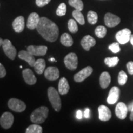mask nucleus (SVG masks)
Here are the masks:
<instances>
[{
	"instance_id": "nucleus-32",
	"label": "nucleus",
	"mask_w": 133,
	"mask_h": 133,
	"mask_svg": "<svg viewBox=\"0 0 133 133\" xmlns=\"http://www.w3.org/2000/svg\"><path fill=\"white\" fill-rule=\"evenodd\" d=\"M127 79L128 76L126 73L123 70L119 71L118 76V81L119 85L123 86L124 85V84H125L126 81H127Z\"/></svg>"
},
{
	"instance_id": "nucleus-33",
	"label": "nucleus",
	"mask_w": 133,
	"mask_h": 133,
	"mask_svg": "<svg viewBox=\"0 0 133 133\" xmlns=\"http://www.w3.org/2000/svg\"><path fill=\"white\" fill-rule=\"evenodd\" d=\"M66 4L65 3H62L60 4L59 7L57 8L56 10V14L59 16H64L66 14Z\"/></svg>"
},
{
	"instance_id": "nucleus-8",
	"label": "nucleus",
	"mask_w": 133,
	"mask_h": 133,
	"mask_svg": "<svg viewBox=\"0 0 133 133\" xmlns=\"http://www.w3.org/2000/svg\"><path fill=\"white\" fill-rule=\"evenodd\" d=\"M14 118L10 112H4L0 118V124L4 129H9L14 123Z\"/></svg>"
},
{
	"instance_id": "nucleus-6",
	"label": "nucleus",
	"mask_w": 133,
	"mask_h": 133,
	"mask_svg": "<svg viewBox=\"0 0 133 133\" xmlns=\"http://www.w3.org/2000/svg\"><path fill=\"white\" fill-rule=\"evenodd\" d=\"M64 64L70 70H75L78 66V57L75 53L71 52L64 58Z\"/></svg>"
},
{
	"instance_id": "nucleus-41",
	"label": "nucleus",
	"mask_w": 133,
	"mask_h": 133,
	"mask_svg": "<svg viewBox=\"0 0 133 133\" xmlns=\"http://www.w3.org/2000/svg\"><path fill=\"white\" fill-rule=\"evenodd\" d=\"M130 43H131V44L133 46V35H131V38H130Z\"/></svg>"
},
{
	"instance_id": "nucleus-26",
	"label": "nucleus",
	"mask_w": 133,
	"mask_h": 133,
	"mask_svg": "<svg viewBox=\"0 0 133 133\" xmlns=\"http://www.w3.org/2000/svg\"><path fill=\"white\" fill-rule=\"evenodd\" d=\"M72 15L73 17H74V19H75L79 24L84 25L85 24V21H84V16H83V14L80 11L75 9V11H73Z\"/></svg>"
},
{
	"instance_id": "nucleus-1",
	"label": "nucleus",
	"mask_w": 133,
	"mask_h": 133,
	"mask_svg": "<svg viewBox=\"0 0 133 133\" xmlns=\"http://www.w3.org/2000/svg\"><path fill=\"white\" fill-rule=\"evenodd\" d=\"M36 30L40 35L49 42H54L59 36V28L57 25L45 17L40 18Z\"/></svg>"
},
{
	"instance_id": "nucleus-5",
	"label": "nucleus",
	"mask_w": 133,
	"mask_h": 133,
	"mask_svg": "<svg viewBox=\"0 0 133 133\" xmlns=\"http://www.w3.org/2000/svg\"><path fill=\"white\" fill-rule=\"evenodd\" d=\"M8 107L11 110L16 112H22L26 109V105L25 103L16 98H12L8 101Z\"/></svg>"
},
{
	"instance_id": "nucleus-17",
	"label": "nucleus",
	"mask_w": 133,
	"mask_h": 133,
	"mask_svg": "<svg viewBox=\"0 0 133 133\" xmlns=\"http://www.w3.org/2000/svg\"><path fill=\"white\" fill-rule=\"evenodd\" d=\"M22 75L25 83L29 85L35 84L36 82V80H37L32 70L29 69L24 70L22 71Z\"/></svg>"
},
{
	"instance_id": "nucleus-4",
	"label": "nucleus",
	"mask_w": 133,
	"mask_h": 133,
	"mask_svg": "<svg viewBox=\"0 0 133 133\" xmlns=\"http://www.w3.org/2000/svg\"><path fill=\"white\" fill-rule=\"evenodd\" d=\"M3 49L6 56L11 60H14L17 54V50L16 48L12 45V43L9 39L3 40Z\"/></svg>"
},
{
	"instance_id": "nucleus-21",
	"label": "nucleus",
	"mask_w": 133,
	"mask_h": 133,
	"mask_svg": "<svg viewBox=\"0 0 133 133\" xmlns=\"http://www.w3.org/2000/svg\"><path fill=\"white\" fill-rule=\"evenodd\" d=\"M58 89H59V94H61V95H65L69 92L70 86L69 82L65 78L63 77L60 79Z\"/></svg>"
},
{
	"instance_id": "nucleus-28",
	"label": "nucleus",
	"mask_w": 133,
	"mask_h": 133,
	"mask_svg": "<svg viewBox=\"0 0 133 133\" xmlns=\"http://www.w3.org/2000/svg\"><path fill=\"white\" fill-rule=\"evenodd\" d=\"M87 17L88 22H89V24L94 25L97 23L98 20V16L97 13L94 12V11H89V12H88Z\"/></svg>"
},
{
	"instance_id": "nucleus-24",
	"label": "nucleus",
	"mask_w": 133,
	"mask_h": 133,
	"mask_svg": "<svg viewBox=\"0 0 133 133\" xmlns=\"http://www.w3.org/2000/svg\"><path fill=\"white\" fill-rule=\"evenodd\" d=\"M61 43L62 45L66 47H70L74 44V40L70 35L65 33L62 35L61 37Z\"/></svg>"
},
{
	"instance_id": "nucleus-18",
	"label": "nucleus",
	"mask_w": 133,
	"mask_h": 133,
	"mask_svg": "<svg viewBox=\"0 0 133 133\" xmlns=\"http://www.w3.org/2000/svg\"><path fill=\"white\" fill-rule=\"evenodd\" d=\"M96 40L90 35H86L83 38L81 41V45L86 51H89L91 48L95 46Z\"/></svg>"
},
{
	"instance_id": "nucleus-10",
	"label": "nucleus",
	"mask_w": 133,
	"mask_h": 133,
	"mask_svg": "<svg viewBox=\"0 0 133 133\" xmlns=\"http://www.w3.org/2000/svg\"><path fill=\"white\" fill-rule=\"evenodd\" d=\"M120 18L112 13H107L105 15L104 22L105 25L108 27H115L120 22Z\"/></svg>"
},
{
	"instance_id": "nucleus-43",
	"label": "nucleus",
	"mask_w": 133,
	"mask_h": 133,
	"mask_svg": "<svg viewBox=\"0 0 133 133\" xmlns=\"http://www.w3.org/2000/svg\"><path fill=\"white\" fill-rule=\"evenodd\" d=\"M3 40L0 38V47L3 45Z\"/></svg>"
},
{
	"instance_id": "nucleus-22",
	"label": "nucleus",
	"mask_w": 133,
	"mask_h": 133,
	"mask_svg": "<svg viewBox=\"0 0 133 133\" xmlns=\"http://www.w3.org/2000/svg\"><path fill=\"white\" fill-rule=\"evenodd\" d=\"M111 81L110 75L107 71H104L100 76L99 83L101 88L103 89H105L109 86Z\"/></svg>"
},
{
	"instance_id": "nucleus-25",
	"label": "nucleus",
	"mask_w": 133,
	"mask_h": 133,
	"mask_svg": "<svg viewBox=\"0 0 133 133\" xmlns=\"http://www.w3.org/2000/svg\"><path fill=\"white\" fill-rule=\"evenodd\" d=\"M43 128L38 124L35 123L30 125L26 129V133H41Z\"/></svg>"
},
{
	"instance_id": "nucleus-37",
	"label": "nucleus",
	"mask_w": 133,
	"mask_h": 133,
	"mask_svg": "<svg viewBox=\"0 0 133 133\" xmlns=\"http://www.w3.org/2000/svg\"><path fill=\"white\" fill-rule=\"evenodd\" d=\"M6 75V70L2 64L0 63V78H4Z\"/></svg>"
},
{
	"instance_id": "nucleus-34",
	"label": "nucleus",
	"mask_w": 133,
	"mask_h": 133,
	"mask_svg": "<svg viewBox=\"0 0 133 133\" xmlns=\"http://www.w3.org/2000/svg\"><path fill=\"white\" fill-rule=\"evenodd\" d=\"M119 43H114L109 46V50H110L114 53H118L120 51V48H119Z\"/></svg>"
},
{
	"instance_id": "nucleus-20",
	"label": "nucleus",
	"mask_w": 133,
	"mask_h": 133,
	"mask_svg": "<svg viewBox=\"0 0 133 133\" xmlns=\"http://www.w3.org/2000/svg\"><path fill=\"white\" fill-rule=\"evenodd\" d=\"M12 26L17 33H21L24 30L25 21L23 16H19L14 19L12 22Z\"/></svg>"
},
{
	"instance_id": "nucleus-11",
	"label": "nucleus",
	"mask_w": 133,
	"mask_h": 133,
	"mask_svg": "<svg viewBox=\"0 0 133 133\" xmlns=\"http://www.w3.org/2000/svg\"><path fill=\"white\" fill-rule=\"evenodd\" d=\"M44 76L49 81H55L59 77V70L56 66H49L44 71Z\"/></svg>"
},
{
	"instance_id": "nucleus-12",
	"label": "nucleus",
	"mask_w": 133,
	"mask_h": 133,
	"mask_svg": "<svg viewBox=\"0 0 133 133\" xmlns=\"http://www.w3.org/2000/svg\"><path fill=\"white\" fill-rule=\"evenodd\" d=\"M27 51L33 56H43L47 52L48 47L46 46L30 45L27 47Z\"/></svg>"
},
{
	"instance_id": "nucleus-14",
	"label": "nucleus",
	"mask_w": 133,
	"mask_h": 133,
	"mask_svg": "<svg viewBox=\"0 0 133 133\" xmlns=\"http://www.w3.org/2000/svg\"><path fill=\"white\" fill-rule=\"evenodd\" d=\"M128 112V107L124 103H118L115 108V114L118 118L121 119H125L127 116Z\"/></svg>"
},
{
	"instance_id": "nucleus-9",
	"label": "nucleus",
	"mask_w": 133,
	"mask_h": 133,
	"mask_svg": "<svg viewBox=\"0 0 133 133\" xmlns=\"http://www.w3.org/2000/svg\"><path fill=\"white\" fill-rule=\"evenodd\" d=\"M92 71L93 69L91 66H86V67L84 68V69L79 71V72H78L77 74L75 75L74 80L76 82H82L86 78H87L88 76H89L92 74Z\"/></svg>"
},
{
	"instance_id": "nucleus-31",
	"label": "nucleus",
	"mask_w": 133,
	"mask_h": 133,
	"mask_svg": "<svg viewBox=\"0 0 133 133\" xmlns=\"http://www.w3.org/2000/svg\"><path fill=\"white\" fill-rule=\"evenodd\" d=\"M68 28L69 31L73 33H75L78 30L77 24L74 19H70L68 22Z\"/></svg>"
},
{
	"instance_id": "nucleus-2",
	"label": "nucleus",
	"mask_w": 133,
	"mask_h": 133,
	"mask_svg": "<svg viewBox=\"0 0 133 133\" xmlns=\"http://www.w3.org/2000/svg\"><path fill=\"white\" fill-rule=\"evenodd\" d=\"M49 110L45 106H41L35 110L31 113L30 119L33 123L36 124H41L44 123L48 118Z\"/></svg>"
},
{
	"instance_id": "nucleus-7",
	"label": "nucleus",
	"mask_w": 133,
	"mask_h": 133,
	"mask_svg": "<svg viewBox=\"0 0 133 133\" xmlns=\"http://www.w3.org/2000/svg\"><path fill=\"white\" fill-rule=\"evenodd\" d=\"M131 31L128 29H124L116 33L115 37L119 44H124L130 41Z\"/></svg>"
},
{
	"instance_id": "nucleus-15",
	"label": "nucleus",
	"mask_w": 133,
	"mask_h": 133,
	"mask_svg": "<svg viewBox=\"0 0 133 133\" xmlns=\"http://www.w3.org/2000/svg\"><path fill=\"white\" fill-rule=\"evenodd\" d=\"M40 18L39 15L36 12H32L29 15L28 17L27 22H26V26L28 29L33 30L36 29L39 22L40 21Z\"/></svg>"
},
{
	"instance_id": "nucleus-44",
	"label": "nucleus",
	"mask_w": 133,
	"mask_h": 133,
	"mask_svg": "<svg viewBox=\"0 0 133 133\" xmlns=\"http://www.w3.org/2000/svg\"><path fill=\"white\" fill-rule=\"evenodd\" d=\"M49 61H54V62H56V60H55V59H54V58H51V59H49Z\"/></svg>"
},
{
	"instance_id": "nucleus-45",
	"label": "nucleus",
	"mask_w": 133,
	"mask_h": 133,
	"mask_svg": "<svg viewBox=\"0 0 133 133\" xmlns=\"http://www.w3.org/2000/svg\"><path fill=\"white\" fill-rule=\"evenodd\" d=\"M20 68H21V69H22V65L20 66Z\"/></svg>"
},
{
	"instance_id": "nucleus-19",
	"label": "nucleus",
	"mask_w": 133,
	"mask_h": 133,
	"mask_svg": "<svg viewBox=\"0 0 133 133\" xmlns=\"http://www.w3.org/2000/svg\"><path fill=\"white\" fill-rule=\"evenodd\" d=\"M18 56L20 59L26 61L31 66H33L34 65L36 61L34 56L28 51H21Z\"/></svg>"
},
{
	"instance_id": "nucleus-42",
	"label": "nucleus",
	"mask_w": 133,
	"mask_h": 133,
	"mask_svg": "<svg viewBox=\"0 0 133 133\" xmlns=\"http://www.w3.org/2000/svg\"><path fill=\"white\" fill-rule=\"evenodd\" d=\"M130 119L131 121H133V111L131 112V115H130Z\"/></svg>"
},
{
	"instance_id": "nucleus-23",
	"label": "nucleus",
	"mask_w": 133,
	"mask_h": 133,
	"mask_svg": "<svg viewBox=\"0 0 133 133\" xmlns=\"http://www.w3.org/2000/svg\"><path fill=\"white\" fill-rule=\"evenodd\" d=\"M33 67H34L35 70V71L38 74H42L44 71V70H45V61L43 59H38L37 61H36L35 62Z\"/></svg>"
},
{
	"instance_id": "nucleus-3",
	"label": "nucleus",
	"mask_w": 133,
	"mask_h": 133,
	"mask_svg": "<svg viewBox=\"0 0 133 133\" xmlns=\"http://www.w3.org/2000/svg\"><path fill=\"white\" fill-rule=\"evenodd\" d=\"M59 92L53 87H49L48 90V98L52 105V107L56 112H59L62 107L61 99L60 97Z\"/></svg>"
},
{
	"instance_id": "nucleus-39",
	"label": "nucleus",
	"mask_w": 133,
	"mask_h": 133,
	"mask_svg": "<svg viewBox=\"0 0 133 133\" xmlns=\"http://www.w3.org/2000/svg\"><path fill=\"white\" fill-rule=\"evenodd\" d=\"M76 118H77L78 119H82L83 118V114L81 110H78L77 112H76Z\"/></svg>"
},
{
	"instance_id": "nucleus-29",
	"label": "nucleus",
	"mask_w": 133,
	"mask_h": 133,
	"mask_svg": "<svg viewBox=\"0 0 133 133\" xmlns=\"http://www.w3.org/2000/svg\"><path fill=\"white\" fill-rule=\"evenodd\" d=\"M95 34L98 38H104L105 36L107 34V29H106V28L104 26H98L95 29Z\"/></svg>"
},
{
	"instance_id": "nucleus-27",
	"label": "nucleus",
	"mask_w": 133,
	"mask_h": 133,
	"mask_svg": "<svg viewBox=\"0 0 133 133\" xmlns=\"http://www.w3.org/2000/svg\"><path fill=\"white\" fill-rule=\"evenodd\" d=\"M69 3L71 6L75 8V9L81 11L83 9V3L81 0H69Z\"/></svg>"
},
{
	"instance_id": "nucleus-36",
	"label": "nucleus",
	"mask_w": 133,
	"mask_h": 133,
	"mask_svg": "<svg viewBox=\"0 0 133 133\" xmlns=\"http://www.w3.org/2000/svg\"><path fill=\"white\" fill-rule=\"evenodd\" d=\"M126 66H127L128 71V73L130 75H133V62L132 61H130V62H128L127 65H126Z\"/></svg>"
},
{
	"instance_id": "nucleus-35",
	"label": "nucleus",
	"mask_w": 133,
	"mask_h": 133,
	"mask_svg": "<svg viewBox=\"0 0 133 133\" xmlns=\"http://www.w3.org/2000/svg\"><path fill=\"white\" fill-rule=\"evenodd\" d=\"M51 0H36V4L38 7H43L49 4Z\"/></svg>"
},
{
	"instance_id": "nucleus-38",
	"label": "nucleus",
	"mask_w": 133,
	"mask_h": 133,
	"mask_svg": "<svg viewBox=\"0 0 133 133\" xmlns=\"http://www.w3.org/2000/svg\"><path fill=\"white\" fill-rule=\"evenodd\" d=\"M84 116L86 118H89V116H90V110L89 109H86L84 113Z\"/></svg>"
},
{
	"instance_id": "nucleus-40",
	"label": "nucleus",
	"mask_w": 133,
	"mask_h": 133,
	"mask_svg": "<svg viewBox=\"0 0 133 133\" xmlns=\"http://www.w3.org/2000/svg\"><path fill=\"white\" fill-rule=\"evenodd\" d=\"M128 111L129 112H132L133 111V101H132L131 103H129V104L128 105Z\"/></svg>"
},
{
	"instance_id": "nucleus-30",
	"label": "nucleus",
	"mask_w": 133,
	"mask_h": 133,
	"mask_svg": "<svg viewBox=\"0 0 133 133\" xmlns=\"http://www.w3.org/2000/svg\"><path fill=\"white\" fill-rule=\"evenodd\" d=\"M119 62V58L118 57H107L104 60L105 64L109 66V67L115 66L118 64Z\"/></svg>"
},
{
	"instance_id": "nucleus-13",
	"label": "nucleus",
	"mask_w": 133,
	"mask_h": 133,
	"mask_svg": "<svg viewBox=\"0 0 133 133\" xmlns=\"http://www.w3.org/2000/svg\"><path fill=\"white\" fill-rule=\"evenodd\" d=\"M98 111H99V118L101 121H109L112 117V113L110 110L107 106L101 105L98 108Z\"/></svg>"
},
{
	"instance_id": "nucleus-16",
	"label": "nucleus",
	"mask_w": 133,
	"mask_h": 133,
	"mask_svg": "<svg viewBox=\"0 0 133 133\" xmlns=\"http://www.w3.org/2000/svg\"><path fill=\"white\" fill-rule=\"evenodd\" d=\"M119 93H120V90L116 86H114V87L111 88L107 97L108 104L110 105L115 104L118 101V100L119 99Z\"/></svg>"
}]
</instances>
